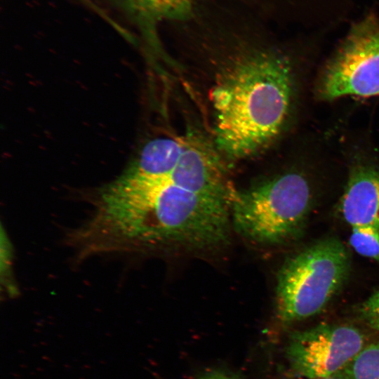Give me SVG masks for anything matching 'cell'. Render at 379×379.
Instances as JSON below:
<instances>
[{
	"instance_id": "obj_4",
	"label": "cell",
	"mask_w": 379,
	"mask_h": 379,
	"mask_svg": "<svg viewBox=\"0 0 379 379\" xmlns=\"http://www.w3.org/2000/svg\"><path fill=\"white\" fill-rule=\"evenodd\" d=\"M350 253L335 237L317 241L290 256L277 279L276 307L285 323L321 312L346 282Z\"/></svg>"
},
{
	"instance_id": "obj_7",
	"label": "cell",
	"mask_w": 379,
	"mask_h": 379,
	"mask_svg": "<svg viewBox=\"0 0 379 379\" xmlns=\"http://www.w3.org/2000/svg\"><path fill=\"white\" fill-rule=\"evenodd\" d=\"M339 210L352 227L370 226L379 230V168L366 164L353 166Z\"/></svg>"
},
{
	"instance_id": "obj_10",
	"label": "cell",
	"mask_w": 379,
	"mask_h": 379,
	"mask_svg": "<svg viewBox=\"0 0 379 379\" xmlns=\"http://www.w3.org/2000/svg\"><path fill=\"white\" fill-rule=\"evenodd\" d=\"M350 244L358 254L379 263V230L370 226L352 227Z\"/></svg>"
},
{
	"instance_id": "obj_8",
	"label": "cell",
	"mask_w": 379,
	"mask_h": 379,
	"mask_svg": "<svg viewBox=\"0 0 379 379\" xmlns=\"http://www.w3.org/2000/svg\"><path fill=\"white\" fill-rule=\"evenodd\" d=\"M202 0H113L155 51H161L158 25L190 18Z\"/></svg>"
},
{
	"instance_id": "obj_1",
	"label": "cell",
	"mask_w": 379,
	"mask_h": 379,
	"mask_svg": "<svg viewBox=\"0 0 379 379\" xmlns=\"http://www.w3.org/2000/svg\"><path fill=\"white\" fill-rule=\"evenodd\" d=\"M230 205L229 199L164 178L121 175L102 191L82 232L84 244L91 252L172 244L215 247L229 239Z\"/></svg>"
},
{
	"instance_id": "obj_5",
	"label": "cell",
	"mask_w": 379,
	"mask_h": 379,
	"mask_svg": "<svg viewBox=\"0 0 379 379\" xmlns=\"http://www.w3.org/2000/svg\"><path fill=\"white\" fill-rule=\"evenodd\" d=\"M321 98L379 95V21L368 17L355 25L327 65L321 79Z\"/></svg>"
},
{
	"instance_id": "obj_12",
	"label": "cell",
	"mask_w": 379,
	"mask_h": 379,
	"mask_svg": "<svg viewBox=\"0 0 379 379\" xmlns=\"http://www.w3.org/2000/svg\"><path fill=\"white\" fill-rule=\"evenodd\" d=\"M199 379H232V378L225 375H223L222 373H212L206 374Z\"/></svg>"
},
{
	"instance_id": "obj_2",
	"label": "cell",
	"mask_w": 379,
	"mask_h": 379,
	"mask_svg": "<svg viewBox=\"0 0 379 379\" xmlns=\"http://www.w3.org/2000/svg\"><path fill=\"white\" fill-rule=\"evenodd\" d=\"M210 90L213 142L231 159L251 157L268 147L288 119L293 97L287 58L262 45L234 46Z\"/></svg>"
},
{
	"instance_id": "obj_6",
	"label": "cell",
	"mask_w": 379,
	"mask_h": 379,
	"mask_svg": "<svg viewBox=\"0 0 379 379\" xmlns=\"http://www.w3.org/2000/svg\"><path fill=\"white\" fill-rule=\"evenodd\" d=\"M364 344L362 333L354 326L322 324L291 333L286 357L296 375L323 379L340 372Z\"/></svg>"
},
{
	"instance_id": "obj_13",
	"label": "cell",
	"mask_w": 379,
	"mask_h": 379,
	"mask_svg": "<svg viewBox=\"0 0 379 379\" xmlns=\"http://www.w3.org/2000/svg\"><path fill=\"white\" fill-rule=\"evenodd\" d=\"M323 379H341V378H337L336 376H331V377H328V378H326Z\"/></svg>"
},
{
	"instance_id": "obj_9",
	"label": "cell",
	"mask_w": 379,
	"mask_h": 379,
	"mask_svg": "<svg viewBox=\"0 0 379 379\" xmlns=\"http://www.w3.org/2000/svg\"><path fill=\"white\" fill-rule=\"evenodd\" d=\"M339 373L341 379H379V342L364 347Z\"/></svg>"
},
{
	"instance_id": "obj_3",
	"label": "cell",
	"mask_w": 379,
	"mask_h": 379,
	"mask_svg": "<svg viewBox=\"0 0 379 379\" xmlns=\"http://www.w3.org/2000/svg\"><path fill=\"white\" fill-rule=\"evenodd\" d=\"M312 201L306 178L288 172L241 191L230 205L232 226L241 236L264 244H279L302 230Z\"/></svg>"
},
{
	"instance_id": "obj_11",
	"label": "cell",
	"mask_w": 379,
	"mask_h": 379,
	"mask_svg": "<svg viewBox=\"0 0 379 379\" xmlns=\"http://www.w3.org/2000/svg\"><path fill=\"white\" fill-rule=\"evenodd\" d=\"M357 314L368 327L379 331V290L360 303Z\"/></svg>"
}]
</instances>
